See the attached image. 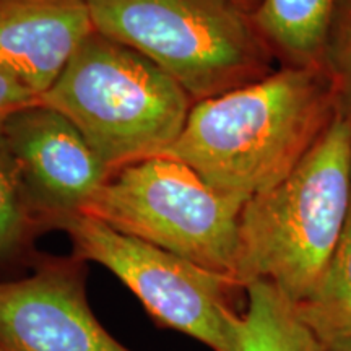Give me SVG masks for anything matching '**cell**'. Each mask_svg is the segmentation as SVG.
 Wrapping results in <instances>:
<instances>
[{"instance_id": "1", "label": "cell", "mask_w": 351, "mask_h": 351, "mask_svg": "<svg viewBox=\"0 0 351 351\" xmlns=\"http://www.w3.org/2000/svg\"><path fill=\"white\" fill-rule=\"evenodd\" d=\"M333 93L319 67H285L197 101L161 156L192 168L223 194L251 200L301 163L327 130Z\"/></svg>"}, {"instance_id": "2", "label": "cell", "mask_w": 351, "mask_h": 351, "mask_svg": "<svg viewBox=\"0 0 351 351\" xmlns=\"http://www.w3.org/2000/svg\"><path fill=\"white\" fill-rule=\"evenodd\" d=\"M351 207V119L335 114L301 163L244 205L236 282H269L295 304L314 295Z\"/></svg>"}, {"instance_id": "3", "label": "cell", "mask_w": 351, "mask_h": 351, "mask_svg": "<svg viewBox=\"0 0 351 351\" xmlns=\"http://www.w3.org/2000/svg\"><path fill=\"white\" fill-rule=\"evenodd\" d=\"M39 104L67 117L116 173L166 153L181 135L194 99L148 57L95 32Z\"/></svg>"}, {"instance_id": "4", "label": "cell", "mask_w": 351, "mask_h": 351, "mask_svg": "<svg viewBox=\"0 0 351 351\" xmlns=\"http://www.w3.org/2000/svg\"><path fill=\"white\" fill-rule=\"evenodd\" d=\"M95 29L155 62L197 101L269 75L270 49L234 0H86Z\"/></svg>"}, {"instance_id": "5", "label": "cell", "mask_w": 351, "mask_h": 351, "mask_svg": "<svg viewBox=\"0 0 351 351\" xmlns=\"http://www.w3.org/2000/svg\"><path fill=\"white\" fill-rule=\"evenodd\" d=\"M245 204L181 161L153 156L112 173L82 215L236 282Z\"/></svg>"}, {"instance_id": "6", "label": "cell", "mask_w": 351, "mask_h": 351, "mask_svg": "<svg viewBox=\"0 0 351 351\" xmlns=\"http://www.w3.org/2000/svg\"><path fill=\"white\" fill-rule=\"evenodd\" d=\"M72 254L121 280L156 327L181 332L212 351H241L245 289L186 258L112 230L99 219L73 215L59 223Z\"/></svg>"}, {"instance_id": "7", "label": "cell", "mask_w": 351, "mask_h": 351, "mask_svg": "<svg viewBox=\"0 0 351 351\" xmlns=\"http://www.w3.org/2000/svg\"><path fill=\"white\" fill-rule=\"evenodd\" d=\"M0 351H132L96 319L88 262L41 254L28 274L0 282Z\"/></svg>"}, {"instance_id": "8", "label": "cell", "mask_w": 351, "mask_h": 351, "mask_svg": "<svg viewBox=\"0 0 351 351\" xmlns=\"http://www.w3.org/2000/svg\"><path fill=\"white\" fill-rule=\"evenodd\" d=\"M0 132L46 231L82 213L112 174L67 117L39 103L16 111Z\"/></svg>"}, {"instance_id": "9", "label": "cell", "mask_w": 351, "mask_h": 351, "mask_svg": "<svg viewBox=\"0 0 351 351\" xmlns=\"http://www.w3.org/2000/svg\"><path fill=\"white\" fill-rule=\"evenodd\" d=\"M95 32L86 0H0V75L39 99Z\"/></svg>"}, {"instance_id": "10", "label": "cell", "mask_w": 351, "mask_h": 351, "mask_svg": "<svg viewBox=\"0 0 351 351\" xmlns=\"http://www.w3.org/2000/svg\"><path fill=\"white\" fill-rule=\"evenodd\" d=\"M335 0H261L252 23L270 51L291 67H317Z\"/></svg>"}, {"instance_id": "11", "label": "cell", "mask_w": 351, "mask_h": 351, "mask_svg": "<svg viewBox=\"0 0 351 351\" xmlns=\"http://www.w3.org/2000/svg\"><path fill=\"white\" fill-rule=\"evenodd\" d=\"M44 232L19 165L0 132V282L20 278L33 269L41 256L36 241Z\"/></svg>"}, {"instance_id": "12", "label": "cell", "mask_w": 351, "mask_h": 351, "mask_svg": "<svg viewBox=\"0 0 351 351\" xmlns=\"http://www.w3.org/2000/svg\"><path fill=\"white\" fill-rule=\"evenodd\" d=\"M295 306L320 351H351V207L317 289Z\"/></svg>"}, {"instance_id": "13", "label": "cell", "mask_w": 351, "mask_h": 351, "mask_svg": "<svg viewBox=\"0 0 351 351\" xmlns=\"http://www.w3.org/2000/svg\"><path fill=\"white\" fill-rule=\"evenodd\" d=\"M241 351H320L295 302L269 282L245 287V313Z\"/></svg>"}, {"instance_id": "14", "label": "cell", "mask_w": 351, "mask_h": 351, "mask_svg": "<svg viewBox=\"0 0 351 351\" xmlns=\"http://www.w3.org/2000/svg\"><path fill=\"white\" fill-rule=\"evenodd\" d=\"M38 103L39 99L36 95L13 82L12 78L0 75V129L16 111Z\"/></svg>"}, {"instance_id": "15", "label": "cell", "mask_w": 351, "mask_h": 351, "mask_svg": "<svg viewBox=\"0 0 351 351\" xmlns=\"http://www.w3.org/2000/svg\"><path fill=\"white\" fill-rule=\"evenodd\" d=\"M339 75L340 85L343 90L345 98L348 101L350 112H351V8L348 16H346L343 33L340 38L339 46Z\"/></svg>"}, {"instance_id": "16", "label": "cell", "mask_w": 351, "mask_h": 351, "mask_svg": "<svg viewBox=\"0 0 351 351\" xmlns=\"http://www.w3.org/2000/svg\"><path fill=\"white\" fill-rule=\"evenodd\" d=\"M234 2H238V0H234ZM238 3H239V2H238Z\"/></svg>"}]
</instances>
